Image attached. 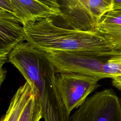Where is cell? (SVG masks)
Masks as SVG:
<instances>
[{
  "instance_id": "1",
  "label": "cell",
  "mask_w": 121,
  "mask_h": 121,
  "mask_svg": "<svg viewBox=\"0 0 121 121\" xmlns=\"http://www.w3.org/2000/svg\"><path fill=\"white\" fill-rule=\"evenodd\" d=\"M9 62L29 83L44 121H70L57 87L54 67L47 52L23 42L11 51Z\"/></svg>"
},
{
  "instance_id": "3",
  "label": "cell",
  "mask_w": 121,
  "mask_h": 121,
  "mask_svg": "<svg viewBox=\"0 0 121 121\" xmlns=\"http://www.w3.org/2000/svg\"><path fill=\"white\" fill-rule=\"evenodd\" d=\"M70 121H121V99L111 89L96 92L74 112Z\"/></svg>"
},
{
  "instance_id": "9",
  "label": "cell",
  "mask_w": 121,
  "mask_h": 121,
  "mask_svg": "<svg viewBox=\"0 0 121 121\" xmlns=\"http://www.w3.org/2000/svg\"><path fill=\"white\" fill-rule=\"evenodd\" d=\"M33 94L31 86L26 81L17 89L11 98L6 113L1 121H19L26 105Z\"/></svg>"
},
{
  "instance_id": "6",
  "label": "cell",
  "mask_w": 121,
  "mask_h": 121,
  "mask_svg": "<svg viewBox=\"0 0 121 121\" xmlns=\"http://www.w3.org/2000/svg\"><path fill=\"white\" fill-rule=\"evenodd\" d=\"M12 14L0 10V66L9 61L11 51L25 40L23 26Z\"/></svg>"
},
{
  "instance_id": "10",
  "label": "cell",
  "mask_w": 121,
  "mask_h": 121,
  "mask_svg": "<svg viewBox=\"0 0 121 121\" xmlns=\"http://www.w3.org/2000/svg\"><path fill=\"white\" fill-rule=\"evenodd\" d=\"M42 118L40 105L34 94L26 105L19 121H39Z\"/></svg>"
},
{
  "instance_id": "7",
  "label": "cell",
  "mask_w": 121,
  "mask_h": 121,
  "mask_svg": "<svg viewBox=\"0 0 121 121\" xmlns=\"http://www.w3.org/2000/svg\"><path fill=\"white\" fill-rule=\"evenodd\" d=\"M96 30L108 42L111 48L121 53V9L105 13L97 24Z\"/></svg>"
},
{
  "instance_id": "8",
  "label": "cell",
  "mask_w": 121,
  "mask_h": 121,
  "mask_svg": "<svg viewBox=\"0 0 121 121\" xmlns=\"http://www.w3.org/2000/svg\"><path fill=\"white\" fill-rule=\"evenodd\" d=\"M61 10L73 17L87 15L108 6L112 0H57ZM113 10L121 9V0H113Z\"/></svg>"
},
{
  "instance_id": "13",
  "label": "cell",
  "mask_w": 121,
  "mask_h": 121,
  "mask_svg": "<svg viewBox=\"0 0 121 121\" xmlns=\"http://www.w3.org/2000/svg\"><path fill=\"white\" fill-rule=\"evenodd\" d=\"M112 86L118 90H121V75L114 76L112 78Z\"/></svg>"
},
{
  "instance_id": "2",
  "label": "cell",
  "mask_w": 121,
  "mask_h": 121,
  "mask_svg": "<svg viewBox=\"0 0 121 121\" xmlns=\"http://www.w3.org/2000/svg\"><path fill=\"white\" fill-rule=\"evenodd\" d=\"M23 26L25 40L46 52L115 51L97 31L62 27L56 25L51 18L41 19Z\"/></svg>"
},
{
  "instance_id": "12",
  "label": "cell",
  "mask_w": 121,
  "mask_h": 121,
  "mask_svg": "<svg viewBox=\"0 0 121 121\" xmlns=\"http://www.w3.org/2000/svg\"><path fill=\"white\" fill-rule=\"evenodd\" d=\"M0 10L10 13L14 16V11L9 0H0Z\"/></svg>"
},
{
  "instance_id": "4",
  "label": "cell",
  "mask_w": 121,
  "mask_h": 121,
  "mask_svg": "<svg viewBox=\"0 0 121 121\" xmlns=\"http://www.w3.org/2000/svg\"><path fill=\"white\" fill-rule=\"evenodd\" d=\"M99 77L75 72L56 73L57 87L62 101L70 114L86 101L99 86Z\"/></svg>"
},
{
  "instance_id": "5",
  "label": "cell",
  "mask_w": 121,
  "mask_h": 121,
  "mask_svg": "<svg viewBox=\"0 0 121 121\" xmlns=\"http://www.w3.org/2000/svg\"><path fill=\"white\" fill-rule=\"evenodd\" d=\"M14 16L21 24L46 18L60 17V6L57 0H9Z\"/></svg>"
},
{
  "instance_id": "11",
  "label": "cell",
  "mask_w": 121,
  "mask_h": 121,
  "mask_svg": "<svg viewBox=\"0 0 121 121\" xmlns=\"http://www.w3.org/2000/svg\"><path fill=\"white\" fill-rule=\"evenodd\" d=\"M104 71L106 78L121 75V54L112 56L106 62Z\"/></svg>"
}]
</instances>
